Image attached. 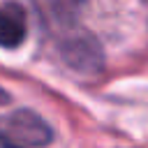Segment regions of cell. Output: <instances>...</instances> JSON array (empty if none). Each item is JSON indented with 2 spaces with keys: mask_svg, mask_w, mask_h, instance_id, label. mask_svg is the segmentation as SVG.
Instances as JSON below:
<instances>
[{
  "mask_svg": "<svg viewBox=\"0 0 148 148\" xmlns=\"http://www.w3.org/2000/svg\"><path fill=\"white\" fill-rule=\"evenodd\" d=\"M53 141L51 125L32 109L0 116V146H46Z\"/></svg>",
  "mask_w": 148,
  "mask_h": 148,
  "instance_id": "6da1fadb",
  "label": "cell"
},
{
  "mask_svg": "<svg viewBox=\"0 0 148 148\" xmlns=\"http://www.w3.org/2000/svg\"><path fill=\"white\" fill-rule=\"evenodd\" d=\"M58 49L62 60L79 74H97L104 65L102 46L90 32H83V30L69 32L60 39Z\"/></svg>",
  "mask_w": 148,
  "mask_h": 148,
  "instance_id": "7a4b0ae2",
  "label": "cell"
},
{
  "mask_svg": "<svg viewBox=\"0 0 148 148\" xmlns=\"http://www.w3.org/2000/svg\"><path fill=\"white\" fill-rule=\"evenodd\" d=\"M28 35V18L23 5L14 0L0 2V46L2 49H18Z\"/></svg>",
  "mask_w": 148,
  "mask_h": 148,
  "instance_id": "3957f363",
  "label": "cell"
},
{
  "mask_svg": "<svg viewBox=\"0 0 148 148\" xmlns=\"http://www.w3.org/2000/svg\"><path fill=\"white\" fill-rule=\"evenodd\" d=\"M83 2H86V0H49L53 14H56L60 21H72V18L81 12Z\"/></svg>",
  "mask_w": 148,
  "mask_h": 148,
  "instance_id": "277c9868",
  "label": "cell"
},
{
  "mask_svg": "<svg viewBox=\"0 0 148 148\" xmlns=\"http://www.w3.org/2000/svg\"><path fill=\"white\" fill-rule=\"evenodd\" d=\"M7 102H9V92L0 88V106H2V104H7Z\"/></svg>",
  "mask_w": 148,
  "mask_h": 148,
  "instance_id": "5b68a950",
  "label": "cell"
}]
</instances>
